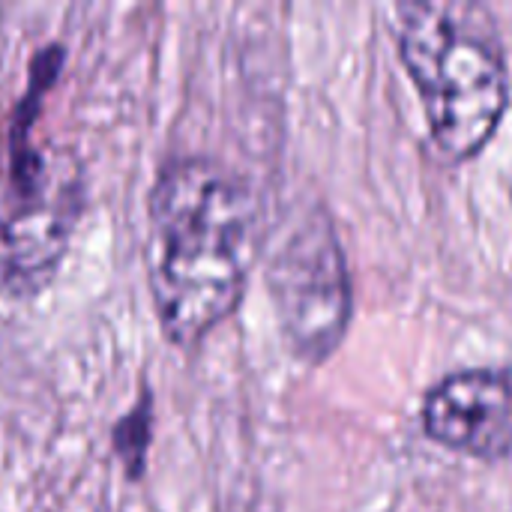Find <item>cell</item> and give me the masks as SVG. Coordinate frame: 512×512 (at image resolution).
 <instances>
[{"instance_id":"cell-2","label":"cell","mask_w":512,"mask_h":512,"mask_svg":"<svg viewBox=\"0 0 512 512\" xmlns=\"http://www.w3.org/2000/svg\"><path fill=\"white\" fill-rule=\"evenodd\" d=\"M396 42L438 150L450 159L480 153L510 102L495 15L471 0L399 3Z\"/></svg>"},{"instance_id":"cell-5","label":"cell","mask_w":512,"mask_h":512,"mask_svg":"<svg viewBox=\"0 0 512 512\" xmlns=\"http://www.w3.org/2000/svg\"><path fill=\"white\" fill-rule=\"evenodd\" d=\"M426 435L477 459L512 456V369L474 366L444 375L423 399Z\"/></svg>"},{"instance_id":"cell-1","label":"cell","mask_w":512,"mask_h":512,"mask_svg":"<svg viewBox=\"0 0 512 512\" xmlns=\"http://www.w3.org/2000/svg\"><path fill=\"white\" fill-rule=\"evenodd\" d=\"M258 255L252 186L213 156L165 162L147 198V273L159 324L198 345L243 297Z\"/></svg>"},{"instance_id":"cell-3","label":"cell","mask_w":512,"mask_h":512,"mask_svg":"<svg viewBox=\"0 0 512 512\" xmlns=\"http://www.w3.org/2000/svg\"><path fill=\"white\" fill-rule=\"evenodd\" d=\"M84 171L66 147H33L27 129L9 135V186L0 201V285L42 288L57 270L84 198Z\"/></svg>"},{"instance_id":"cell-4","label":"cell","mask_w":512,"mask_h":512,"mask_svg":"<svg viewBox=\"0 0 512 512\" xmlns=\"http://www.w3.org/2000/svg\"><path fill=\"white\" fill-rule=\"evenodd\" d=\"M270 285L288 348L306 363L327 360L351 321V276L330 216L309 213L291 231Z\"/></svg>"},{"instance_id":"cell-6","label":"cell","mask_w":512,"mask_h":512,"mask_svg":"<svg viewBox=\"0 0 512 512\" xmlns=\"http://www.w3.org/2000/svg\"><path fill=\"white\" fill-rule=\"evenodd\" d=\"M150 426H153V408H150V393L144 390L132 411L114 426V453L123 462L126 474L135 480L144 474V459H147V444H150Z\"/></svg>"}]
</instances>
